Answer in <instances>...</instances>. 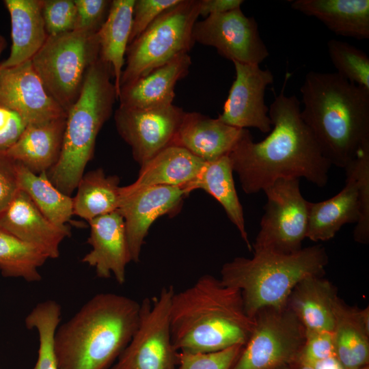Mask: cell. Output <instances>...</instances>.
Here are the masks:
<instances>
[{
  "label": "cell",
  "mask_w": 369,
  "mask_h": 369,
  "mask_svg": "<svg viewBox=\"0 0 369 369\" xmlns=\"http://www.w3.org/2000/svg\"><path fill=\"white\" fill-rule=\"evenodd\" d=\"M289 76L287 73L281 92L269 107L270 133L254 142L247 129L228 154L247 194L264 191L285 178H304L319 187L327 184L331 165L301 117L299 100L285 94Z\"/></svg>",
  "instance_id": "cell-1"
},
{
  "label": "cell",
  "mask_w": 369,
  "mask_h": 369,
  "mask_svg": "<svg viewBox=\"0 0 369 369\" xmlns=\"http://www.w3.org/2000/svg\"><path fill=\"white\" fill-rule=\"evenodd\" d=\"M301 115L331 165L345 169L369 144V90L337 72L310 71Z\"/></svg>",
  "instance_id": "cell-2"
},
{
  "label": "cell",
  "mask_w": 369,
  "mask_h": 369,
  "mask_svg": "<svg viewBox=\"0 0 369 369\" xmlns=\"http://www.w3.org/2000/svg\"><path fill=\"white\" fill-rule=\"evenodd\" d=\"M239 290L206 274L175 292L170 308L173 345L178 352L212 353L245 345L254 327Z\"/></svg>",
  "instance_id": "cell-3"
},
{
  "label": "cell",
  "mask_w": 369,
  "mask_h": 369,
  "mask_svg": "<svg viewBox=\"0 0 369 369\" xmlns=\"http://www.w3.org/2000/svg\"><path fill=\"white\" fill-rule=\"evenodd\" d=\"M139 308L122 295H94L56 329L58 369H110L137 329Z\"/></svg>",
  "instance_id": "cell-4"
},
{
  "label": "cell",
  "mask_w": 369,
  "mask_h": 369,
  "mask_svg": "<svg viewBox=\"0 0 369 369\" xmlns=\"http://www.w3.org/2000/svg\"><path fill=\"white\" fill-rule=\"evenodd\" d=\"M328 255L320 245L291 254L254 252L251 258L236 257L221 269V283L239 290L251 318L265 308H282L295 286L310 276H323Z\"/></svg>",
  "instance_id": "cell-5"
},
{
  "label": "cell",
  "mask_w": 369,
  "mask_h": 369,
  "mask_svg": "<svg viewBox=\"0 0 369 369\" xmlns=\"http://www.w3.org/2000/svg\"><path fill=\"white\" fill-rule=\"evenodd\" d=\"M111 66L100 59L87 72L82 91L67 111L60 157L46 172L51 182L71 196L94 156L96 137L117 100Z\"/></svg>",
  "instance_id": "cell-6"
},
{
  "label": "cell",
  "mask_w": 369,
  "mask_h": 369,
  "mask_svg": "<svg viewBox=\"0 0 369 369\" xmlns=\"http://www.w3.org/2000/svg\"><path fill=\"white\" fill-rule=\"evenodd\" d=\"M99 52L98 32L73 30L49 36L31 61L49 94L67 112L78 99Z\"/></svg>",
  "instance_id": "cell-7"
},
{
  "label": "cell",
  "mask_w": 369,
  "mask_h": 369,
  "mask_svg": "<svg viewBox=\"0 0 369 369\" xmlns=\"http://www.w3.org/2000/svg\"><path fill=\"white\" fill-rule=\"evenodd\" d=\"M200 0H180L128 45L120 87L177 55L189 53L195 44L192 31L200 16Z\"/></svg>",
  "instance_id": "cell-8"
},
{
  "label": "cell",
  "mask_w": 369,
  "mask_h": 369,
  "mask_svg": "<svg viewBox=\"0 0 369 369\" xmlns=\"http://www.w3.org/2000/svg\"><path fill=\"white\" fill-rule=\"evenodd\" d=\"M174 292L169 285L157 296L142 300L137 329L110 369H176L178 352L173 345L170 325Z\"/></svg>",
  "instance_id": "cell-9"
},
{
  "label": "cell",
  "mask_w": 369,
  "mask_h": 369,
  "mask_svg": "<svg viewBox=\"0 0 369 369\" xmlns=\"http://www.w3.org/2000/svg\"><path fill=\"white\" fill-rule=\"evenodd\" d=\"M266 202L254 252L291 254L302 249L306 238L308 203L298 178L280 179L264 190Z\"/></svg>",
  "instance_id": "cell-10"
},
{
  "label": "cell",
  "mask_w": 369,
  "mask_h": 369,
  "mask_svg": "<svg viewBox=\"0 0 369 369\" xmlns=\"http://www.w3.org/2000/svg\"><path fill=\"white\" fill-rule=\"evenodd\" d=\"M254 318V329L230 369H277L297 361L305 330L288 306L263 309Z\"/></svg>",
  "instance_id": "cell-11"
},
{
  "label": "cell",
  "mask_w": 369,
  "mask_h": 369,
  "mask_svg": "<svg viewBox=\"0 0 369 369\" xmlns=\"http://www.w3.org/2000/svg\"><path fill=\"white\" fill-rule=\"evenodd\" d=\"M192 38L194 43L215 48L232 62L260 65L269 55L256 19L245 16L241 8L197 21Z\"/></svg>",
  "instance_id": "cell-12"
},
{
  "label": "cell",
  "mask_w": 369,
  "mask_h": 369,
  "mask_svg": "<svg viewBox=\"0 0 369 369\" xmlns=\"http://www.w3.org/2000/svg\"><path fill=\"white\" fill-rule=\"evenodd\" d=\"M184 113L174 104L149 109L119 105L114 120L118 133L131 147L133 159L141 167L172 146Z\"/></svg>",
  "instance_id": "cell-13"
},
{
  "label": "cell",
  "mask_w": 369,
  "mask_h": 369,
  "mask_svg": "<svg viewBox=\"0 0 369 369\" xmlns=\"http://www.w3.org/2000/svg\"><path fill=\"white\" fill-rule=\"evenodd\" d=\"M118 211L124 219L131 261L138 262L151 225L159 217L179 211L189 194L184 187L151 186L137 189L121 187Z\"/></svg>",
  "instance_id": "cell-14"
},
{
  "label": "cell",
  "mask_w": 369,
  "mask_h": 369,
  "mask_svg": "<svg viewBox=\"0 0 369 369\" xmlns=\"http://www.w3.org/2000/svg\"><path fill=\"white\" fill-rule=\"evenodd\" d=\"M233 64L235 79L218 118L238 128H256L263 133L270 132L272 124L264 93L274 81L273 73L257 64L237 62Z\"/></svg>",
  "instance_id": "cell-15"
},
{
  "label": "cell",
  "mask_w": 369,
  "mask_h": 369,
  "mask_svg": "<svg viewBox=\"0 0 369 369\" xmlns=\"http://www.w3.org/2000/svg\"><path fill=\"white\" fill-rule=\"evenodd\" d=\"M0 104L18 113L27 125L66 116L47 92L31 60L0 68Z\"/></svg>",
  "instance_id": "cell-16"
},
{
  "label": "cell",
  "mask_w": 369,
  "mask_h": 369,
  "mask_svg": "<svg viewBox=\"0 0 369 369\" xmlns=\"http://www.w3.org/2000/svg\"><path fill=\"white\" fill-rule=\"evenodd\" d=\"M88 223L87 243L92 249L81 261L93 267L99 278L109 279L113 275L119 284H124L126 266L132 261L123 217L115 210Z\"/></svg>",
  "instance_id": "cell-17"
},
{
  "label": "cell",
  "mask_w": 369,
  "mask_h": 369,
  "mask_svg": "<svg viewBox=\"0 0 369 369\" xmlns=\"http://www.w3.org/2000/svg\"><path fill=\"white\" fill-rule=\"evenodd\" d=\"M0 227L37 247L49 259L59 256L60 244L71 234L69 227L61 228L53 224L20 189L0 211Z\"/></svg>",
  "instance_id": "cell-18"
},
{
  "label": "cell",
  "mask_w": 369,
  "mask_h": 369,
  "mask_svg": "<svg viewBox=\"0 0 369 369\" xmlns=\"http://www.w3.org/2000/svg\"><path fill=\"white\" fill-rule=\"evenodd\" d=\"M247 129L228 125L218 118L185 112L172 146L182 147L205 162L228 155Z\"/></svg>",
  "instance_id": "cell-19"
},
{
  "label": "cell",
  "mask_w": 369,
  "mask_h": 369,
  "mask_svg": "<svg viewBox=\"0 0 369 369\" xmlns=\"http://www.w3.org/2000/svg\"><path fill=\"white\" fill-rule=\"evenodd\" d=\"M191 59L182 53L147 74L122 86L118 100L120 106L149 109L173 105L175 86L189 71Z\"/></svg>",
  "instance_id": "cell-20"
},
{
  "label": "cell",
  "mask_w": 369,
  "mask_h": 369,
  "mask_svg": "<svg viewBox=\"0 0 369 369\" xmlns=\"http://www.w3.org/2000/svg\"><path fill=\"white\" fill-rule=\"evenodd\" d=\"M11 21L12 45L0 68L13 67L31 60L46 42L48 34L42 16V0H4Z\"/></svg>",
  "instance_id": "cell-21"
},
{
  "label": "cell",
  "mask_w": 369,
  "mask_h": 369,
  "mask_svg": "<svg viewBox=\"0 0 369 369\" xmlns=\"http://www.w3.org/2000/svg\"><path fill=\"white\" fill-rule=\"evenodd\" d=\"M66 118L27 125L7 153L34 174L47 172L60 157Z\"/></svg>",
  "instance_id": "cell-22"
},
{
  "label": "cell",
  "mask_w": 369,
  "mask_h": 369,
  "mask_svg": "<svg viewBox=\"0 0 369 369\" xmlns=\"http://www.w3.org/2000/svg\"><path fill=\"white\" fill-rule=\"evenodd\" d=\"M345 185L333 197L319 202L308 203L306 238L314 242L333 238L346 223H357L359 206L356 180L349 169Z\"/></svg>",
  "instance_id": "cell-23"
},
{
  "label": "cell",
  "mask_w": 369,
  "mask_h": 369,
  "mask_svg": "<svg viewBox=\"0 0 369 369\" xmlns=\"http://www.w3.org/2000/svg\"><path fill=\"white\" fill-rule=\"evenodd\" d=\"M290 6L317 18L336 35L369 38V0H295Z\"/></svg>",
  "instance_id": "cell-24"
},
{
  "label": "cell",
  "mask_w": 369,
  "mask_h": 369,
  "mask_svg": "<svg viewBox=\"0 0 369 369\" xmlns=\"http://www.w3.org/2000/svg\"><path fill=\"white\" fill-rule=\"evenodd\" d=\"M337 290L323 276H310L291 292L287 305L295 314L305 331L333 332Z\"/></svg>",
  "instance_id": "cell-25"
},
{
  "label": "cell",
  "mask_w": 369,
  "mask_h": 369,
  "mask_svg": "<svg viewBox=\"0 0 369 369\" xmlns=\"http://www.w3.org/2000/svg\"><path fill=\"white\" fill-rule=\"evenodd\" d=\"M333 336L336 356L345 369L369 364V308L358 309L339 297L334 308Z\"/></svg>",
  "instance_id": "cell-26"
},
{
  "label": "cell",
  "mask_w": 369,
  "mask_h": 369,
  "mask_svg": "<svg viewBox=\"0 0 369 369\" xmlns=\"http://www.w3.org/2000/svg\"><path fill=\"white\" fill-rule=\"evenodd\" d=\"M205 161L187 150L177 146H169L143 166L138 177L129 189L151 186L185 187L198 176Z\"/></svg>",
  "instance_id": "cell-27"
},
{
  "label": "cell",
  "mask_w": 369,
  "mask_h": 369,
  "mask_svg": "<svg viewBox=\"0 0 369 369\" xmlns=\"http://www.w3.org/2000/svg\"><path fill=\"white\" fill-rule=\"evenodd\" d=\"M233 169L228 155L206 162L201 172L191 182L184 187L189 194L202 189L213 197L223 208L228 217L236 226L247 247L252 251L245 227L243 210L233 178Z\"/></svg>",
  "instance_id": "cell-28"
},
{
  "label": "cell",
  "mask_w": 369,
  "mask_h": 369,
  "mask_svg": "<svg viewBox=\"0 0 369 369\" xmlns=\"http://www.w3.org/2000/svg\"><path fill=\"white\" fill-rule=\"evenodd\" d=\"M135 0H113L107 18L98 31L101 60L111 66L117 100L129 43Z\"/></svg>",
  "instance_id": "cell-29"
},
{
  "label": "cell",
  "mask_w": 369,
  "mask_h": 369,
  "mask_svg": "<svg viewBox=\"0 0 369 369\" xmlns=\"http://www.w3.org/2000/svg\"><path fill=\"white\" fill-rule=\"evenodd\" d=\"M116 176H107L98 168L84 173L72 197L73 215L87 221L118 210L121 187Z\"/></svg>",
  "instance_id": "cell-30"
},
{
  "label": "cell",
  "mask_w": 369,
  "mask_h": 369,
  "mask_svg": "<svg viewBox=\"0 0 369 369\" xmlns=\"http://www.w3.org/2000/svg\"><path fill=\"white\" fill-rule=\"evenodd\" d=\"M18 189L26 193L40 211L55 226L66 228L73 215L72 197L59 190L46 172L36 174L17 162Z\"/></svg>",
  "instance_id": "cell-31"
},
{
  "label": "cell",
  "mask_w": 369,
  "mask_h": 369,
  "mask_svg": "<svg viewBox=\"0 0 369 369\" xmlns=\"http://www.w3.org/2000/svg\"><path fill=\"white\" fill-rule=\"evenodd\" d=\"M48 259L41 250L0 227V272L3 277L39 282V268Z\"/></svg>",
  "instance_id": "cell-32"
},
{
  "label": "cell",
  "mask_w": 369,
  "mask_h": 369,
  "mask_svg": "<svg viewBox=\"0 0 369 369\" xmlns=\"http://www.w3.org/2000/svg\"><path fill=\"white\" fill-rule=\"evenodd\" d=\"M329 58L337 73L347 81L369 90V57L363 51L337 39L327 43Z\"/></svg>",
  "instance_id": "cell-33"
},
{
  "label": "cell",
  "mask_w": 369,
  "mask_h": 369,
  "mask_svg": "<svg viewBox=\"0 0 369 369\" xmlns=\"http://www.w3.org/2000/svg\"><path fill=\"white\" fill-rule=\"evenodd\" d=\"M60 320L59 314L50 309L36 311L28 318L27 328L36 329L39 339L38 358L32 369H58L54 339Z\"/></svg>",
  "instance_id": "cell-34"
},
{
  "label": "cell",
  "mask_w": 369,
  "mask_h": 369,
  "mask_svg": "<svg viewBox=\"0 0 369 369\" xmlns=\"http://www.w3.org/2000/svg\"><path fill=\"white\" fill-rule=\"evenodd\" d=\"M344 169L353 174L357 186L359 217L353 230L354 240L369 243V144L364 146L356 158Z\"/></svg>",
  "instance_id": "cell-35"
},
{
  "label": "cell",
  "mask_w": 369,
  "mask_h": 369,
  "mask_svg": "<svg viewBox=\"0 0 369 369\" xmlns=\"http://www.w3.org/2000/svg\"><path fill=\"white\" fill-rule=\"evenodd\" d=\"M243 345H234L212 353L178 352L176 369H230Z\"/></svg>",
  "instance_id": "cell-36"
},
{
  "label": "cell",
  "mask_w": 369,
  "mask_h": 369,
  "mask_svg": "<svg viewBox=\"0 0 369 369\" xmlns=\"http://www.w3.org/2000/svg\"><path fill=\"white\" fill-rule=\"evenodd\" d=\"M42 16L48 36L75 30L77 9L74 0H42Z\"/></svg>",
  "instance_id": "cell-37"
},
{
  "label": "cell",
  "mask_w": 369,
  "mask_h": 369,
  "mask_svg": "<svg viewBox=\"0 0 369 369\" xmlns=\"http://www.w3.org/2000/svg\"><path fill=\"white\" fill-rule=\"evenodd\" d=\"M77 9L75 30L97 33L105 21L111 1L74 0Z\"/></svg>",
  "instance_id": "cell-38"
},
{
  "label": "cell",
  "mask_w": 369,
  "mask_h": 369,
  "mask_svg": "<svg viewBox=\"0 0 369 369\" xmlns=\"http://www.w3.org/2000/svg\"><path fill=\"white\" fill-rule=\"evenodd\" d=\"M180 1V0H135L128 44L161 13Z\"/></svg>",
  "instance_id": "cell-39"
},
{
  "label": "cell",
  "mask_w": 369,
  "mask_h": 369,
  "mask_svg": "<svg viewBox=\"0 0 369 369\" xmlns=\"http://www.w3.org/2000/svg\"><path fill=\"white\" fill-rule=\"evenodd\" d=\"M334 355L336 353L332 332L305 331V341L297 361L312 365Z\"/></svg>",
  "instance_id": "cell-40"
},
{
  "label": "cell",
  "mask_w": 369,
  "mask_h": 369,
  "mask_svg": "<svg viewBox=\"0 0 369 369\" xmlns=\"http://www.w3.org/2000/svg\"><path fill=\"white\" fill-rule=\"evenodd\" d=\"M27 125L18 113L0 104V150L6 151L12 147Z\"/></svg>",
  "instance_id": "cell-41"
},
{
  "label": "cell",
  "mask_w": 369,
  "mask_h": 369,
  "mask_svg": "<svg viewBox=\"0 0 369 369\" xmlns=\"http://www.w3.org/2000/svg\"><path fill=\"white\" fill-rule=\"evenodd\" d=\"M18 189L17 162L6 151L0 150V211Z\"/></svg>",
  "instance_id": "cell-42"
},
{
  "label": "cell",
  "mask_w": 369,
  "mask_h": 369,
  "mask_svg": "<svg viewBox=\"0 0 369 369\" xmlns=\"http://www.w3.org/2000/svg\"><path fill=\"white\" fill-rule=\"evenodd\" d=\"M243 0H200V16L206 18L210 15L221 14L241 8Z\"/></svg>",
  "instance_id": "cell-43"
},
{
  "label": "cell",
  "mask_w": 369,
  "mask_h": 369,
  "mask_svg": "<svg viewBox=\"0 0 369 369\" xmlns=\"http://www.w3.org/2000/svg\"><path fill=\"white\" fill-rule=\"evenodd\" d=\"M310 366L314 369H345L336 355L316 361Z\"/></svg>",
  "instance_id": "cell-44"
},
{
  "label": "cell",
  "mask_w": 369,
  "mask_h": 369,
  "mask_svg": "<svg viewBox=\"0 0 369 369\" xmlns=\"http://www.w3.org/2000/svg\"><path fill=\"white\" fill-rule=\"evenodd\" d=\"M277 369H314L312 366L295 361L294 363L285 365Z\"/></svg>",
  "instance_id": "cell-45"
},
{
  "label": "cell",
  "mask_w": 369,
  "mask_h": 369,
  "mask_svg": "<svg viewBox=\"0 0 369 369\" xmlns=\"http://www.w3.org/2000/svg\"><path fill=\"white\" fill-rule=\"evenodd\" d=\"M6 46H7V42L5 38L0 34V59H1V54L3 53V51L5 49ZM0 64H1V61H0Z\"/></svg>",
  "instance_id": "cell-46"
},
{
  "label": "cell",
  "mask_w": 369,
  "mask_h": 369,
  "mask_svg": "<svg viewBox=\"0 0 369 369\" xmlns=\"http://www.w3.org/2000/svg\"><path fill=\"white\" fill-rule=\"evenodd\" d=\"M359 369H369V365L364 366L360 368Z\"/></svg>",
  "instance_id": "cell-47"
}]
</instances>
